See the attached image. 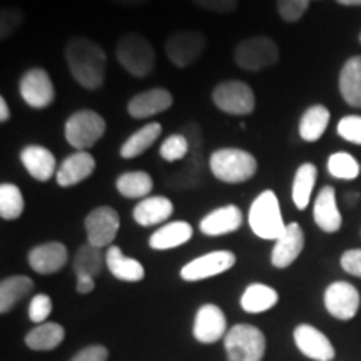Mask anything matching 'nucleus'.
Returning a JSON list of instances; mask_svg holds the SVG:
<instances>
[{
  "instance_id": "nucleus-48",
  "label": "nucleus",
  "mask_w": 361,
  "mask_h": 361,
  "mask_svg": "<svg viewBox=\"0 0 361 361\" xmlns=\"http://www.w3.org/2000/svg\"><path fill=\"white\" fill-rule=\"evenodd\" d=\"M111 2H114L116 6L121 7H141L144 4L151 2V0H111Z\"/></svg>"
},
{
  "instance_id": "nucleus-7",
  "label": "nucleus",
  "mask_w": 361,
  "mask_h": 361,
  "mask_svg": "<svg viewBox=\"0 0 361 361\" xmlns=\"http://www.w3.org/2000/svg\"><path fill=\"white\" fill-rule=\"evenodd\" d=\"M224 348L229 361H261L266 340L263 331L252 324H234L226 333Z\"/></svg>"
},
{
  "instance_id": "nucleus-32",
  "label": "nucleus",
  "mask_w": 361,
  "mask_h": 361,
  "mask_svg": "<svg viewBox=\"0 0 361 361\" xmlns=\"http://www.w3.org/2000/svg\"><path fill=\"white\" fill-rule=\"evenodd\" d=\"M154 180L146 171H130L121 174L116 180V189L121 196L128 200H144L151 194Z\"/></svg>"
},
{
  "instance_id": "nucleus-1",
  "label": "nucleus",
  "mask_w": 361,
  "mask_h": 361,
  "mask_svg": "<svg viewBox=\"0 0 361 361\" xmlns=\"http://www.w3.org/2000/svg\"><path fill=\"white\" fill-rule=\"evenodd\" d=\"M64 56L71 75L80 87H102L107 72V56L102 45L87 37H74L67 42Z\"/></svg>"
},
{
  "instance_id": "nucleus-31",
  "label": "nucleus",
  "mask_w": 361,
  "mask_h": 361,
  "mask_svg": "<svg viewBox=\"0 0 361 361\" xmlns=\"http://www.w3.org/2000/svg\"><path fill=\"white\" fill-rule=\"evenodd\" d=\"M66 331L59 323H40L32 331L27 333L25 345L34 351H51L56 350L64 341Z\"/></svg>"
},
{
  "instance_id": "nucleus-39",
  "label": "nucleus",
  "mask_w": 361,
  "mask_h": 361,
  "mask_svg": "<svg viewBox=\"0 0 361 361\" xmlns=\"http://www.w3.org/2000/svg\"><path fill=\"white\" fill-rule=\"evenodd\" d=\"M24 19L25 13L22 8L13 6L2 7V11H0V39H11L24 25Z\"/></svg>"
},
{
  "instance_id": "nucleus-13",
  "label": "nucleus",
  "mask_w": 361,
  "mask_h": 361,
  "mask_svg": "<svg viewBox=\"0 0 361 361\" xmlns=\"http://www.w3.org/2000/svg\"><path fill=\"white\" fill-rule=\"evenodd\" d=\"M324 306L336 319L348 322L360 310V293L353 284L346 281L331 283L324 291Z\"/></svg>"
},
{
  "instance_id": "nucleus-44",
  "label": "nucleus",
  "mask_w": 361,
  "mask_h": 361,
  "mask_svg": "<svg viewBox=\"0 0 361 361\" xmlns=\"http://www.w3.org/2000/svg\"><path fill=\"white\" fill-rule=\"evenodd\" d=\"M341 266L351 276L361 278V250H348L343 252Z\"/></svg>"
},
{
  "instance_id": "nucleus-19",
  "label": "nucleus",
  "mask_w": 361,
  "mask_h": 361,
  "mask_svg": "<svg viewBox=\"0 0 361 361\" xmlns=\"http://www.w3.org/2000/svg\"><path fill=\"white\" fill-rule=\"evenodd\" d=\"M245 216L236 204H226L207 213L201 219L200 229L206 236H224V234L238 231L243 226Z\"/></svg>"
},
{
  "instance_id": "nucleus-16",
  "label": "nucleus",
  "mask_w": 361,
  "mask_h": 361,
  "mask_svg": "<svg viewBox=\"0 0 361 361\" xmlns=\"http://www.w3.org/2000/svg\"><path fill=\"white\" fill-rule=\"evenodd\" d=\"M96 159L89 151H75L66 157L57 168L56 180L61 188L78 186L96 171Z\"/></svg>"
},
{
  "instance_id": "nucleus-26",
  "label": "nucleus",
  "mask_w": 361,
  "mask_h": 361,
  "mask_svg": "<svg viewBox=\"0 0 361 361\" xmlns=\"http://www.w3.org/2000/svg\"><path fill=\"white\" fill-rule=\"evenodd\" d=\"M192 238V226L188 221H171V223L161 226L149 238V246L156 251H168L174 247L186 245Z\"/></svg>"
},
{
  "instance_id": "nucleus-8",
  "label": "nucleus",
  "mask_w": 361,
  "mask_h": 361,
  "mask_svg": "<svg viewBox=\"0 0 361 361\" xmlns=\"http://www.w3.org/2000/svg\"><path fill=\"white\" fill-rule=\"evenodd\" d=\"M213 104L229 116H250L256 109L255 90L243 80H224L211 94Z\"/></svg>"
},
{
  "instance_id": "nucleus-22",
  "label": "nucleus",
  "mask_w": 361,
  "mask_h": 361,
  "mask_svg": "<svg viewBox=\"0 0 361 361\" xmlns=\"http://www.w3.org/2000/svg\"><path fill=\"white\" fill-rule=\"evenodd\" d=\"M313 219L324 233H336L341 228L343 218L336 204L335 188L324 186L318 192L313 206Z\"/></svg>"
},
{
  "instance_id": "nucleus-24",
  "label": "nucleus",
  "mask_w": 361,
  "mask_h": 361,
  "mask_svg": "<svg viewBox=\"0 0 361 361\" xmlns=\"http://www.w3.org/2000/svg\"><path fill=\"white\" fill-rule=\"evenodd\" d=\"M174 213L173 201L166 196H147L135 204L133 218L139 226L149 228L168 221Z\"/></svg>"
},
{
  "instance_id": "nucleus-49",
  "label": "nucleus",
  "mask_w": 361,
  "mask_h": 361,
  "mask_svg": "<svg viewBox=\"0 0 361 361\" xmlns=\"http://www.w3.org/2000/svg\"><path fill=\"white\" fill-rule=\"evenodd\" d=\"M336 2L341 4V6H346V7L361 6V0H336Z\"/></svg>"
},
{
  "instance_id": "nucleus-45",
  "label": "nucleus",
  "mask_w": 361,
  "mask_h": 361,
  "mask_svg": "<svg viewBox=\"0 0 361 361\" xmlns=\"http://www.w3.org/2000/svg\"><path fill=\"white\" fill-rule=\"evenodd\" d=\"M107 358H109V351L102 345H92L80 350L71 361H107Z\"/></svg>"
},
{
  "instance_id": "nucleus-50",
  "label": "nucleus",
  "mask_w": 361,
  "mask_h": 361,
  "mask_svg": "<svg viewBox=\"0 0 361 361\" xmlns=\"http://www.w3.org/2000/svg\"><path fill=\"white\" fill-rule=\"evenodd\" d=\"M360 42H361V34H360Z\"/></svg>"
},
{
  "instance_id": "nucleus-10",
  "label": "nucleus",
  "mask_w": 361,
  "mask_h": 361,
  "mask_svg": "<svg viewBox=\"0 0 361 361\" xmlns=\"http://www.w3.org/2000/svg\"><path fill=\"white\" fill-rule=\"evenodd\" d=\"M85 233H87V243L96 247L112 246L114 239L119 233L121 218L119 213L111 206H97L85 216L84 221Z\"/></svg>"
},
{
  "instance_id": "nucleus-30",
  "label": "nucleus",
  "mask_w": 361,
  "mask_h": 361,
  "mask_svg": "<svg viewBox=\"0 0 361 361\" xmlns=\"http://www.w3.org/2000/svg\"><path fill=\"white\" fill-rule=\"evenodd\" d=\"M279 300L278 291L274 288L268 286V284L263 283H252L246 288L245 293L241 296V308L246 311V313H264L276 306Z\"/></svg>"
},
{
  "instance_id": "nucleus-35",
  "label": "nucleus",
  "mask_w": 361,
  "mask_h": 361,
  "mask_svg": "<svg viewBox=\"0 0 361 361\" xmlns=\"http://www.w3.org/2000/svg\"><path fill=\"white\" fill-rule=\"evenodd\" d=\"M24 194L12 183L0 184V218L4 221L19 219L24 214Z\"/></svg>"
},
{
  "instance_id": "nucleus-25",
  "label": "nucleus",
  "mask_w": 361,
  "mask_h": 361,
  "mask_svg": "<svg viewBox=\"0 0 361 361\" xmlns=\"http://www.w3.org/2000/svg\"><path fill=\"white\" fill-rule=\"evenodd\" d=\"M106 264L112 276L119 279V281L137 283L142 281L144 276H146V271H144L141 261L126 256L123 250L116 245L109 246V250H107Z\"/></svg>"
},
{
  "instance_id": "nucleus-42",
  "label": "nucleus",
  "mask_w": 361,
  "mask_h": 361,
  "mask_svg": "<svg viewBox=\"0 0 361 361\" xmlns=\"http://www.w3.org/2000/svg\"><path fill=\"white\" fill-rule=\"evenodd\" d=\"M52 313V300L47 295H35L29 305V318L34 323H45Z\"/></svg>"
},
{
  "instance_id": "nucleus-15",
  "label": "nucleus",
  "mask_w": 361,
  "mask_h": 361,
  "mask_svg": "<svg viewBox=\"0 0 361 361\" xmlns=\"http://www.w3.org/2000/svg\"><path fill=\"white\" fill-rule=\"evenodd\" d=\"M305 247V233L298 223H290L284 233L274 241L271 251V264L274 268H288L298 259Z\"/></svg>"
},
{
  "instance_id": "nucleus-34",
  "label": "nucleus",
  "mask_w": 361,
  "mask_h": 361,
  "mask_svg": "<svg viewBox=\"0 0 361 361\" xmlns=\"http://www.w3.org/2000/svg\"><path fill=\"white\" fill-rule=\"evenodd\" d=\"M329 117H331V114L322 104H316V106L306 109L300 121L301 139L306 142H316L318 139H322L329 124Z\"/></svg>"
},
{
  "instance_id": "nucleus-17",
  "label": "nucleus",
  "mask_w": 361,
  "mask_h": 361,
  "mask_svg": "<svg viewBox=\"0 0 361 361\" xmlns=\"http://www.w3.org/2000/svg\"><path fill=\"white\" fill-rule=\"evenodd\" d=\"M194 338L204 345L219 341L221 338L226 336V316L223 310L216 305H202L196 313L192 328Z\"/></svg>"
},
{
  "instance_id": "nucleus-21",
  "label": "nucleus",
  "mask_w": 361,
  "mask_h": 361,
  "mask_svg": "<svg viewBox=\"0 0 361 361\" xmlns=\"http://www.w3.org/2000/svg\"><path fill=\"white\" fill-rule=\"evenodd\" d=\"M69 259V251L66 245L59 241L44 243L30 250L29 264L39 274H54L64 268Z\"/></svg>"
},
{
  "instance_id": "nucleus-9",
  "label": "nucleus",
  "mask_w": 361,
  "mask_h": 361,
  "mask_svg": "<svg viewBox=\"0 0 361 361\" xmlns=\"http://www.w3.org/2000/svg\"><path fill=\"white\" fill-rule=\"evenodd\" d=\"M206 35L200 30H178L166 40V56L179 69L191 67L206 51Z\"/></svg>"
},
{
  "instance_id": "nucleus-18",
  "label": "nucleus",
  "mask_w": 361,
  "mask_h": 361,
  "mask_svg": "<svg viewBox=\"0 0 361 361\" xmlns=\"http://www.w3.org/2000/svg\"><path fill=\"white\" fill-rule=\"evenodd\" d=\"M20 162L30 178L39 183H47L57 173V159L52 151L39 144H29L20 151Z\"/></svg>"
},
{
  "instance_id": "nucleus-28",
  "label": "nucleus",
  "mask_w": 361,
  "mask_h": 361,
  "mask_svg": "<svg viewBox=\"0 0 361 361\" xmlns=\"http://www.w3.org/2000/svg\"><path fill=\"white\" fill-rule=\"evenodd\" d=\"M162 134V126L159 123H149L137 129L133 135L126 139L119 149V154L123 159H134V157L144 154L149 147H152Z\"/></svg>"
},
{
  "instance_id": "nucleus-12",
  "label": "nucleus",
  "mask_w": 361,
  "mask_h": 361,
  "mask_svg": "<svg viewBox=\"0 0 361 361\" xmlns=\"http://www.w3.org/2000/svg\"><path fill=\"white\" fill-rule=\"evenodd\" d=\"M234 264H236V255L234 252L226 250L213 251L184 264L183 269H180V278L189 283L202 281V279H209L226 273Z\"/></svg>"
},
{
  "instance_id": "nucleus-4",
  "label": "nucleus",
  "mask_w": 361,
  "mask_h": 361,
  "mask_svg": "<svg viewBox=\"0 0 361 361\" xmlns=\"http://www.w3.org/2000/svg\"><path fill=\"white\" fill-rule=\"evenodd\" d=\"M247 223L251 231L266 241H276L281 236L288 224L283 219L276 192L266 189L256 196L247 213Z\"/></svg>"
},
{
  "instance_id": "nucleus-5",
  "label": "nucleus",
  "mask_w": 361,
  "mask_h": 361,
  "mask_svg": "<svg viewBox=\"0 0 361 361\" xmlns=\"http://www.w3.org/2000/svg\"><path fill=\"white\" fill-rule=\"evenodd\" d=\"M106 119L92 109H80L69 116L64 124V137L75 151H89L106 134Z\"/></svg>"
},
{
  "instance_id": "nucleus-23",
  "label": "nucleus",
  "mask_w": 361,
  "mask_h": 361,
  "mask_svg": "<svg viewBox=\"0 0 361 361\" xmlns=\"http://www.w3.org/2000/svg\"><path fill=\"white\" fill-rule=\"evenodd\" d=\"M206 159L201 149H191L189 156L186 157V164L178 173L171 174L166 179V184L173 189H191L201 186L206 174Z\"/></svg>"
},
{
  "instance_id": "nucleus-14",
  "label": "nucleus",
  "mask_w": 361,
  "mask_h": 361,
  "mask_svg": "<svg viewBox=\"0 0 361 361\" xmlns=\"http://www.w3.org/2000/svg\"><path fill=\"white\" fill-rule=\"evenodd\" d=\"M174 104L173 94L166 87H152L135 94L128 102V112L133 119H147L171 109Z\"/></svg>"
},
{
  "instance_id": "nucleus-6",
  "label": "nucleus",
  "mask_w": 361,
  "mask_h": 361,
  "mask_svg": "<svg viewBox=\"0 0 361 361\" xmlns=\"http://www.w3.org/2000/svg\"><path fill=\"white\" fill-rule=\"evenodd\" d=\"M278 61V44L268 35H251L234 47V62L243 71L259 72L276 66Z\"/></svg>"
},
{
  "instance_id": "nucleus-40",
  "label": "nucleus",
  "mask_w": 361,
  "mask_h": 361,
  "mask_svg": "<svg viewBox=\"0 0 361 361\" xmlns=\"http://www.w3.org/2000/svg\"><path fill=\"white\" fill-rule=\"evenodd\" d=\"M311 0H276L279 17L288 24L298 22L308 11Z\"/></svg>"
},
{
  "instance_id": "nucleus-33",
  "label": "nucleus",
  "mask_w": 361,
  "mask_h": 361,
  "mask_svg": "<svg viewBox=\"0 0 361 361\" xmlns=\"http://www.w3.org/2000/svg\"><path fill=\"white\" fill-rule=\"evenodd\" d=\"M318 179V169L311 162H305L298 168L295 179H293V189H291V197L293 202L298 209H306L311 201V192Z\"/></svg>"
},
{
  "instance_id": "nucleus-29",
  "label": "nucleus",
  "mask_w": 361,
  "mask_h": 361,
  "mask_svg": "<svg viewBox=\"0 0 361 361\" xmlns=\"http://www.w3.org/2000/svg\"><path fill=\"white\" fill-rule=\"evenodd\" d=\"M34 290V281L25 274H13L0 283V313L6 314L13 306L29 296Z\"/></svg>"
},
{
  "instance_id": "nucleus-41",
  "label": "nucleus",
  "mask_w": 361,
  "mask_h": 361,
  "mask_svg": "<svg viewBox=\"0 0 361 361\" xmlns=\"http://www.w3.org/2000/svg\"><path fill=\"white\" fill-rule=\"evenodd\" d=\"M338 134L345 141L361 146V116H346L338 123Z\"/></svg>"
},
{
  "instance_id": "nucleus-36",
  "label": "nucleus",
  "mask_w": 361,
  "mask_h": 361,
  "mask_svg": "<svg viewBox=\"0 0 361 361\" xmlns=\"http://www.w3.org/2000/svg\"><path fill=\"white\" fill-rule=\"evenodd\" d=\"M102 271V252L101 247L85 243L75 252L74 258V273L75 276H90L96 278Z\"/></svg>"
},
{
  "instance_id": "nucleus-46",
  "label": "nucleus",
  "mask_w": 361,
  "mask_h": 361,
  "mask_svg": "<svg viewBox=\"0 0 361 361\" xmlns=\"http://www.w3.org/2000/svg\"><path fill=\"white\" fill-rule=\"evenodd\" d=\"M96 288V281L90 276H78V284H75V290L80 295H89V293L94 291Z\"/></svg>"
},
{
  "instance_id": "nucleus-3",
  "label": "nucleus",
  "mask_w": 361,
  "mask_h": 361,
  "mask_svg": "<svg viewBox=\"0 0 361 361\" xmlns=\"http://www.w3.org/2000/svg\"><path fill=\"white\" fill-rule=\"evenodd\" d=\"M116 57L126 72L139 79L147 78L156 66L154 47L139 32L121 35L116 44Z\"/></svg>"
},
{
  "instance_id": "nucleus-37",
  "label": "nucleus",
  "mask_w": 361,
  "mask_h": 361,
  "mask_svg": "<svg viewBox=\"0 0 361 361\" xmlns=\"http://www.w3.org/2000/svg\"><path fill=\"white\" fill-rule=\"evenodd\" d=\"M328 173L335 179H345L351 180L356 179L360 176V162L355 159L350 152H335V154L329 156L326 162Z\"/></svg>"
},
{
  "instance_id": "nucleus-11",
  "label": "nucleus",
  "mask_w": 361,
  "mask_h": 361,
  "mask_svg": "<svg viewBox=\"0 0 361 361\" xmlns=\"http://www.w3.org/2000/svg\"><path fill=\"white\" fill-rule=\"evenodd\" d=\"M19 92L24 102L32 109H45L56 101V87L49 72L42 67H32L22 75Z\"/></svg>"
},
{
  "instance_id": "nucleus-43",
  "label": "nucleus",
  "mask_w": 361,
  "mask_h": 361,
  "mask_svg": "<svg viewBox=\"0 0 361 361\" xmlns=\"http://www.w3.org/2000/svg\"><path fill=\"white\" fill-rule=\"evenodd\" d=\"M196 7L202 8L206 12L213 13H233L238 8L239 0H191Z\"/></svg>"
},
{
  "instance_id": "nucleus-2",
  "label": "nucleus",
  "mask_w": 361,
  "mask_h": 361,
  "mask_svg": "<svg viewBox=\"0 0 361 361\" xmlns=\"http://www.w3.org/2000/svg\"><path fill=\"white\" fill-rule=\"evenodd\" d=\"M209 171L221 183L241 184L258 173V161L245 149L223 147L209 156Z\"/></svg>"
},
{
  "instance_id": "nucleus-20",
  "label": "nucleus",
  "mask_w": 361,
  "mask_h": 361,
  "mask_svg": "<svg viewBox=\"0 0 361 361\" xmlns=\"http://www.w3.org/2000/svg\"><path fill=\"white\" fill-rule=\"evenodd\" d=\"M295 343L305 356L316 361H329L335 358V348L331 341L319 329L311 324H300L295 329Z\"/></svg>"
},
{
  "instance_id": "nucleus-27",
  "label": "nucleus",
  "mask_w": 361,
  "mask_h": 361,
  "mask_svg": "<svg viewBox=\"0 0 361 361\" xmlns=\"http://www.w3.org/2000/svg\"><path fill=\"white\" fill-rule=\"evenodd\" d=\"M340 94L351 107H361V56L350 57L340 72Z\"/></svg>"
},
{
  "instance_id": "nucleus-38",
  "label": "nucleus",
  "mask_w": 361,
  "mask_h": 361,
  "mask_svg": "<svg viewBox=\"0 0 361 361\" xmlns=\"http://www.w3.org/2000/svg\"><path fill=\"white\" fill-rule=\"evenodd\" d=\"M189 152H191V144L183 133L171 134L159 147V156L168 162L184 161L189 156Z\"/></svg>"
},
{
  "instance_id": "nucleus-47",
  "label": "nucleus",
  "mask_w": 361,
  "mask_h": 361,
  "mask_svg": "<svg viewBox=\"0 0 361 361\" xmlns=\"http://www.w3.org/2000/svg\"><path fill=\"white\" fill-rule=\"evenodd\" d=\"M11 119V109H8V104L6 97H0V123L6 124Z\"/></svg>"
}]
</instances>
